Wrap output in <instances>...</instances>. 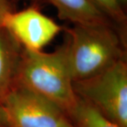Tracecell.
I'll use <instances>...</instances> for the list:
<instances>
[{"instance_id": "cell-3", "label": "cell", "mask_w": 127, "mask_h": 127, "mask_svg": "<svg viewBox=\"0 0 127 127\" xmlns=\"http://www.w3.org/2000/svg\"><path fill=\"white\" fill-rule=\"evenodd\" d=\"M78 97L120 127H127V61L120 59L95 76L74 81Z\"/></svg>"}, {"instance_id": "cell-4", "label": "cell", "mask_w": 127, "mask_h": 127, "mask_svg": "<svg viewBox=\"0 0 127 127\" xmlns=\"http://www.w3.org/2000/svg\"><path fill=\"white\" fill-rule=\"evenodd\" d=\"M1 103L8 127H76L57 104L18 82Z\"/></svg>"}, {"instance_id": "cell-11", "label": "cell", "mask_w": 127, "mask_h": 127, "mask_svg": "<svg viewBox=\"0 0 127 127\" xmlns=\"http://www.w3.org/2000/svg\"><path fill=\"white\" fill-rule=\"evenodd\" d=\"M0 127H8L4 108L0 102Z\"/></svg>"}, {"instance_id": "cell-2", "label": "cell", "mask_w": 127, "mask_h": 127, "mask_svg": "<svg viewBox=\"0 0 127 127\" xmlns=\"http://www.w3.org/2000/svg\"><path fill=\"white\" fill-rule=\"evenodd\" d=\"M17 82L53 102L68 114L78 97L73 86L66 38L52 52L23 50Z\"/></svg>"}, {"instance_id": "cell-10", "label": "cell", "mask_w": 127, "mask_h": 127, "mask_svg": "<svg viewBox=\"0 0 127 127\" xmlns=\"http://www.w3.org/2000/svg\"><path fill=\"white\" fill-rule=\"evenodd\" d=\"M11 9L8 0H0V27H1V20L3 14L6 11Z\"/></svg>"}, {"instance_id": "cell-7", "label": "cell", "mask_w": 127, "mask_h": 127, "mask_svg": "<svg viewBox=\"0 0 127 127\" xmlns=\"http://www.w3.org/2000/svg\"><path fill=\"white\" fill-rule=\"evenodd\" d=\"M45 1L55 6L58 16L62 20L69 21L73 25L114 24L117 26L89 0Z\"/></svg>"}, {"instance_id": "cell-1", "label": "cell", "mask_w": 127, "mask_h": 127, "mask_svg": "<svg viewBox=\"0 0 127 127\" xmlns=\"http://www.w3.org/2000/svg\"><path fill=\"white\" fill-rule=\"evenodd\" d=\"M73 82L95 76L127 58L124 31L114 24L64 28Z\"/></svg>"}, {"instance_id": "cell-12", "label": "cell", "mask_w": 127, "mask_h": 127, "mask_svg": "<svg viewBox=\"0 0 127 127\" xmlns=\"http://www.w3.org/2000/svg\"><path fill=\"white\" fill-rule=\"evenodd\" d=\"M117 1H118L119 3L120 6L122 7V9L126 11L127 6V0H117Z\"/></svg>"}, {"instance_id": "cell-6", "label": "cell", "mask_w": 127, "mask_h": 127, "mask_svg": "<svg viewBox=\"0 0 127 127\" xmlns=\"http://www.w3.org/2000/svg\"><path fill=\"white\" fill-rule=\"evenodd\" d=\"M23 47L0 27V102L17 83Z\"/></svg>"}, {"instance_id": "cell-5", "label": "cell", "mask_w": 127, "mask_h": 127, "mask_svg": "<svg viewBox=\"0 0 127 127\" xmlns=\"http://www.w3.org/2000/svg\"><path fill=\"white\" fill-rule=\"evenodd\" d=\"M1 27L9 32L24 50L41 51L64 27L35 7L18 11L9 9L3 14Z\"/></svg>"}, {"instance_id": "cell-9", "label": "cell", "mask_w": 127, "mask_h": 127, "mask_svg": "<svg viewBox=\"0 0 127 127\" xmlns=\"http://www.w3.org/2000/svg\"><path fill=\"white\" fill-rule=\"evenodd\" d=\"M97 9L116 24L119 28L126 31L127 16L126 11L120 6L117 0H89Z\"/></svg>"}, {"instance_id": "cell-8", "label": "cell", "mask_w": 127, "mask_h": 127, "mask_svg": "<svg viewBox=\"0 0 127 127\" xmlns=\"http://www.w3.org/2000/svg\"><path fill=\"white\" fill-rule=\"evenodd\" d=\"M68 116L76 127H120L93 105L79 97Z\"/></svg>"}]
</instances>
